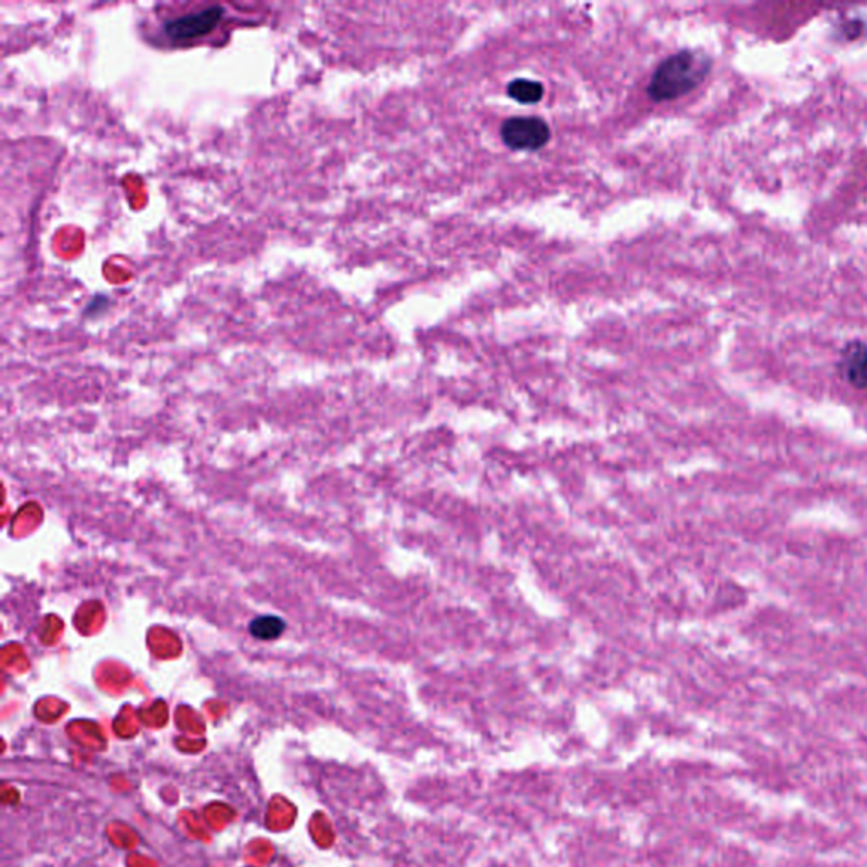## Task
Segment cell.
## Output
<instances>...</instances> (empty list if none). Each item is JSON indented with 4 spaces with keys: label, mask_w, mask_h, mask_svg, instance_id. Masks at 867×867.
<instances>
[{
    "label": "cell",
    "mask_w": 867,
    "mask_h": 867,
    "mask_svg": "<svg viewBox=\"0 0 867 867\" xmlns=\"http://www.w3.org/2000/svg\"><path fill=\"white\" fill-rule=\"evenodd\" d=\"M712 69V59L702 51L683 50L658 65L649 81L648 95L654 102L676 101L693 92Z\"/></svg>",
    "instance_id": "cell-1"
},
{
    "label": "cell",
    "mask_w": 867,
    "mask_h": 867,
    "mask_svg": "<svg viewBox=\"0 0 867 867\" xmlns=\"http://www.w3.org/2000/svg\"><path fill=\"white\" fill-rule=\"evenodd\" d=\"M224 16H226V9L220 5H208L201 11L171 17L163 24V31H165L166 38L171 39L175 43H186V41L201 39L216 31L217 26L222 23Z\"/></svg>",
    "instance_id": "cell-2"
},
{
    "label": "cell",
    "mask_w": 867,
    "mask_h": 867,
    "mask_svg": "<svg viewBox=\"0 0 867 867\" xmlns=\"http://www.w3.org/2000/svg\"><path fill=\"white\" fill-rule=\"evenodd\" d=\"M286 622L278 615H259L247 625L251 636L263 642H273L285 633Z\"/></svg>",
    "instance_id": "cell-5"
},
{
    "label": "cell",
    "mask_w": 867,
    "mask_h": 867,
    "mask_svg": "<svg viewBox=\"0 0 867 867\" xmlns=\"http://www.w3.org/2000/svg\"><path fill=\"white\" fill-rule=\"evenodd\" d=\"M507 93L519 104H537L543 101L544 86L540 81L517 78V80L510 81Z\"/></svg>",
    "instance_id": "cell-6"
},
{
    "label": "cell",
    "mask_w": 867,
    "mask_h": 867,
    "mask_svg": "<svg viewBox=\"0 0 867 867\" xmlns=\"http://www.w3.org/2000/svg\"><path fill=\"white\" fill-rule=\"evenodd\" d=\"M501 141L513 151H537L551 139L548 123L540 117H510L501 124Z\"/></svg>",
    "instance_id": "cell-3"
},
{
    "label": "cell",
    "mask_w": 867,
    "mask_h": 867,
    "mask_svg": "<svg viewBox=\"0 0 867 867\" xmlns=\"http://www.w3.org/2000/svg\"><path fill=\"white\" fill-rule=\"evenodd\" d=\"M841 373L854 388H867V346L864 343L849 344L842 353Z\"/></svg>",
    "instance_id": "cell-4"
}]
</instances>
